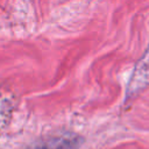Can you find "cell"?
<instances>
[{"mask_svg":"<svg viewBox=\"0 0 149 149\" xmlns=\"http://www.w3.org/2000/svg\"><path fill=\"white\" fill-rule=\"evenodd\" d=\"M81 139L72 134H63L43 139L29 149H79Z\"/></svg>","mask_w":149,"mask_h":149,"instance_id":"cell-2","label":"cell"},{"mask_svg":"<svg viewBox=\"0 0 149 149\" xmlns=\"http://www.w3.org/2000/svg\"><path fill=\"white\" fill-rule=\"evenodd\" d=\"M149 85V44L135 64L127 87V97H133Z\"/></svg>","mask_w":149,"mask_h":149,"instance_id":"cell-1","label":"cell"}]
</instances>
